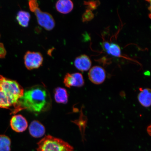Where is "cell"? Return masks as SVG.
I'll list each match as a JSON object with an SVG mask.
<instances>
[{
  "label": "cell",
  "instance_id": "obj_1",
  "mask_svg": "<svg viewBox=\"0 0 151 151\" xmlns=\"http://www.w3.org/2000/svg\"><path fill=\"white\" fill-rule=\"evenodd\" d=\"M52 104L50 94L46 87L36 85L24 90L23 96L19 100L12 114H16L24 109L39 114L48 111Z\"/></svg>",
  "mask_w": 151,
  "mask_h": 151
},
{
  "label": "cell",
  "instance_id": "obj_2",
  "mask_svg": "<svg viewBox=\"0 0 151 151\" xmlns=\"http://www.w3.org/2000/svg\"><path fill=\"white\" fill-rule=\"evenodd\" d=\"M24 91L16 81L0 75V108L10 109L12 114Z\"/></svg>",
  "mask_w": 151,
  "mask_h": 151
},
{
  "label": "cell",
  "instance_id": "obj_3",
  "mask_svg": "<svg viewBox=\"0 0 151 151\" xmlns=\"http://www.w3.org/2000/svg\"><path fill=\"white\" fill-rule=\"evenodd\" d=\"M37 145V151H75L69 143L50 135L43 138Z\"/></svg>",
  "mask_w": 151,
  "mask_h": 151
},
{
  "label": "cell",
  "instance_id": "obj_4",
  "mask_svg": "<svg viewBox=\"0 0 151 151\" xmlns=\"http://www.w3.org/2000/svg\"><path fill=\"white\" fill-rule=\"evenodd\" d=\"M35 12L39 24L47 31H50L55 26V22L51 15L46 12H43L37 7Z\"/></svg>",
  "mask_w": 151,
  "mask_h": 151
},
{
  "label": "cell",
  "instance_id": "obj_5",
  "mask_svg": "<svg viewBox=\"0 0 151 151\" xmlns=\"http://www.w3.org/2000/svg\"><path fill=\"white\" fill-rule=\"evenodd\" d=\"M43 56L39 52L28 51L24 57V63L28 70L38 68L42 65Z\"/></svg>",
  "mask_w": 151,
  "mask_h": 151
},
{
  "label": "cell",
  "instance_id": "obj_6",
  "mask_svg": "<svg viewBox=\"0 0 151 151\" xmlns=\"http://www.w3.org/2000/svg\"><path fill=\"white\" fill-rule=\"evenodd\" d=\"M89 80L93 83L100 84L105 81L106 74L104 69L99 66H95L90 69L88 73Z\"/></svg>",
  "mask_w": 151,
  "mask_h": 151
},
{
  "label": "cell",
  "instance_id": "obj_7",
  "mask_svg": "<svg viewBox=\"0 0 151 151\" xmlns=\"http://www.w3.org/2000/svg\"><path fill=\"white\" fill-rule=\"evenodd\" d=\"M64 83L67 88L72 86L81 87L84 84L83 76L80 73H67L64 79Z\"/></svg>",
  "mask_w": 151,
  "mask_h": 151
},
{
  "label": "cell",
  "instance_id": "obj_8",
  "mask_svg": "<svg viewBox=\"0 0 151 151\" xmlns=\"http://www.w3.org/2000/svg\"><path fill=\"white\" fill-rule=\"evenodd\" d=\"M10 126L15 132L21 133L25 131L28 126L26 118L20 114L14 115L10 121Z\"/></svg>",
  "mask_w": 151,
  "mask_h": 151
},
{
  "label": "cell",
  "instance_id": "obj_9",
  "mask_svg": "<svg viewBox=\"0 0 151 151\" xmlns=\"http://www.w3.org/2000/svg\"><path fill=\"white\" fill-rule=\"evenodd\" d=\"M29 131L32 137L37 138L42 137L46 132L44 126L37 120H34L31 122L29 126Z\"/></svg>",
  "mask_w": 151,
  "mask_h": 151
},
{
  "label": "cell",
  "instance_id": "obj_10",
  "mask_svg": "<svg viewBox=\"0 0 151 151\" xmlns=\"http://www.w3.org/2000/svg\"><path fill=\"white\" fill-rule=\"evenodd\" d=\"M74 65L75 67L79 70L85 71H88L90 68L92 62L87 55H82L76 58Z\"/></svg>",
  "mask_w": 151,
  "mask_h": 151
},
{
  "label": "cell",
  "instance_id": "obj_11",
  "mask_svg": "<svg viewBox=\"0 0 151 151\" xmlns=\"http://www.w3.org/2000/svg\"><path fill=\"white\" fill-rule=\"evenodd\" d=\"M139 93L138 96V99L141 104L143 106L148 107H150L151 102V92L150 88L143 89L140 88Z\"/></svg>",
  "mask_w": 151,
  "mask_h": 151
},
{
  "label": "cell",
  "instance_id": "obj_12",
  "mask_svg": "<svg viewBox=\"0 0 151 151\" xmlns=\"http://www.w3.org/2000/svg\"><path fill=\"white\" fill-rule=\"evenodd\" d=\"M56 7L58 12L62 14H67L73 10V4L70 0H60L57 2Z\"/></svg>",
  "mask_w": 151,
  "mask_h": 151
},
{
  "label": "cell",
  "instance_id": "obj_13",
  "mask_svg": "<svg viewBox=\"0 0 151 151\" xmlns=\"http://www.w3.org/2000/svg\"><path fill=\"white\" fill-rule=\"evenodd\" d=\"M54 98L57 103L66 104L68 99V94L67 90L65 88L58 87L54 91Z\"/></svg>",
  "mask_w": 151,
  "mask_h": 151
},
{
  "label": "cell",
  "instance_id": "obj_14",
  "mask_svg": "<svg viewBox=\"0 0 151 151\" xmlns=\"http://www.w3.org/2000/svg\"><path fill=\"white\" fill-rule=\"evenodd\" d=\"M31 16L26 11H20L17 14V19L20 26L24 27H27L29 24Z\"/></svg>",
  "mask_w": 151,
  "mask_h": 151
},
{
  "label": "cell",
  "instance_id": "obj_15",
  "mask_svg": "<svg viewBox=\"0 0 151 151\" xmlns=\"http://www.w3.org/2000/svg\"><path fill=\"white\" fill-rule=\"evenodd\" d=\"M11 139L5 135H0V151H11Z\"/></svg>",
  "mask_w": 151,
  "mask_h": 151
},
{
  "label": "cell",
  "instance_id": "obj_16",
  "mask_svg": "<svg viewBox=\"0 0 151 151\" xmlns=\"http://www.w3.org/2000/svg\"><path fill=\"white\" fill-rule=\"evenodd\" d=\"M107 53L112 55L113 56L117 57H120L121 54L120 47L118 45L115 44V43H111L110 44Z\"/></svg>",
  "mask_w": 151,
  "mask_h": 151
},
{
  "label": "cell",
  "instance_id": "obj_17",
  "mask_svg": "<svg viewBox=\"0 0 151 151\" xmlns=\"http://www.w3.org/2000/svg\"><path fill=\"white\" fill-rule=\"evenodd\" d=\"M84 4L86 6L88 9L91 11L97 9L100 5V2L99 1H84Z\"/></svg>",
  "mask_w": 151,
  "mask_h": 151
},
{
  "label": "cell",
  "instance_id": "obj_18",
  "mask_svg": "<svg viewBox=\"0 0 151 151\" xmlns=\"http://www.w3.org/2000/svg\"><path fill=\"white\" fill-rule=\"evenodd\" d=\"M94 15L92 11L87 9L82 16V20L83 22H89L93 19Z\"/></svg>",
  "mask_w": 151,
  "mask_h": 151
},
{
  "label": "cell",
  "instance_id": "obj_19",
  "mask_svg": "<svg viewBox=\"0 0 151 151\" xmlns=\"http://www.w3.org/2000/svg\"><path fill=\"white\" fill-rule=\"evenodd\" d=\"M29 8L32 12H34L36 9L38 7L39 5L36 1L32 0L29 1Z\"/></svg>",
  "mask_w": 151,
  "mask_h": 151
},
{
  "label": "cell",
  "instance_id": "obj_20",
  "mask_svg": "<svg viewBox=\"0 0 151 151\" xmlns=\"http://www.w3.org/2000/svg\"><path fill=\"white\" fill-rule=\"evenodd\" d=\"M6 54L4 46L2 43H0V58H4Z\"/></svg>",
  "mask_w": 151,
  "mask_h": 151
},
{
  "label": "cell",
  "instance_id": "obj_21",
  "mask_svg": "<svg viewBox=\"0 0 151 151\" xmlns=\"http://www.w3.org/2000/svg\"><path fill=\"white\" fill-rule=\"evenodd\" d=\"M110 44L107 42H104L103 44V47L104 50L106 51L107 53L109 51Z\"/></svg>",
  "mask_w": 151,
  "mask_h": 151
},
{
  "label": "cell",
  "instance_id": "obj_22",
  "mask_svg": "<svg viewBox=\"0 0 151 151\" xmlns=\"http://www.w3.org/2000/svg\"><path fill=\"white\" fill-rule=\"evenodd\" d=\"M150 127H151L150 126H148V128H147V132H148V134L150 135V131H151Z\"/></svg>",
  "mask_w": 151,
  "mask_h": 151
},
{
  "label": "cell",
  "instance_id": "obj_23",
  "mask_svg": "<svg viewBox=\"0 0 151 151\" xmlns=\"http://www.w3.org/2000/svg\"><path fill=\"white\" fill-rule=\"evenodd\" d=\"M0 37H1V35H0Z\"/></svg>",
  "mask_w": 151,
  "mask_h": 151
}]
</instances>
